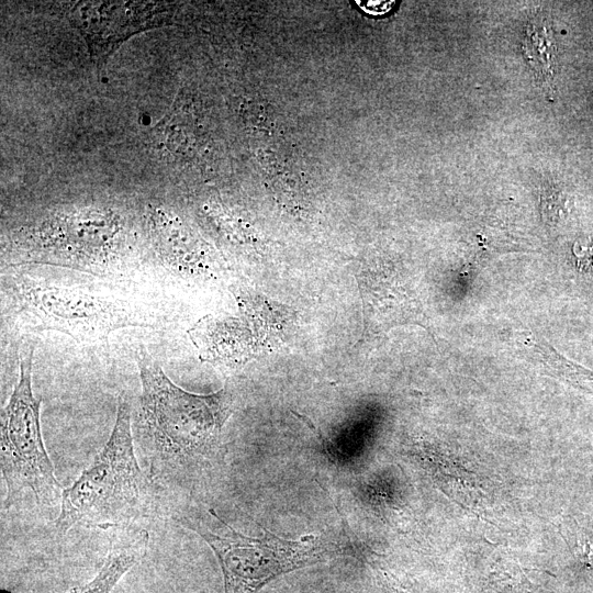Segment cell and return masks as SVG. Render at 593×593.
Listing matches in <instances>:
<instances>
[{
    "label": "cell",
    "instance_id": "1",
    "mask_svg": "<svg viewBox=\"0 0 593 593\" xmlns=\"http://www.w3.org/2000/svg\"><path fill=\"white\" fill-rule=\"evenodd\" d=\"M141 395L137 423L152 471H172L210 456L233 413L227 388L195 394L174 383L147 351L136 357Z\"/></svg>",
    "mask_w": 593,
    "mask_h": 593
},
{
    "label": "cell",
    "instance_id": "2",
    "mask_svg": "<svg viewBox=\"0 0 593 593\" xmlns=\"http://www.w3.org/2000/svg\"><path fill=\"white\" fill-rule=\"evenodd\" d=\"M148 489L134 451L131 402L122 394L109 439L61 493L56 527L61 533L76 525L127 527L143 513Z\"/></svg>",
    "mask_w": 593,
    "mask_h": 593
},
{
    "label": "cell",
    "instance_id": "3",
    "mask_svg": "<svg viewBox=\"0 0 593 593\" xmlns=\"http://www.w3.org/2000/svg\"><path fill=\"white\" fill-rule=\"evenodd\" d=\"M34 346L26 342L19 353V379L1 410L0 463L7 486L3 506L9 510L24 490L38 505H54L64 491L55 475L41 430V399L32 388Z\"/></svg>",
    "mask_w": 593,
    "mask_h": 593
},
{
    "label": "cell",
    "instance_id": "4",
    "mask_svg": "<svg viewBox=\"0 0 593 593\" xmlns=\"http://www.w3.org/2000/svg\"><path fill=\"white\" fill-rule=\"evenodd\" d=\"M120 216L110 210L57 212L35 226L22 228L16 245L22 262L67 267L96 276L115 271Z\"/></svg>",
    "mask_w": 593,
    "mask_h": 593
},
{
    "label": "cell",
    "instance_id": "5",
    "mask_svg": "<svg viewBox=\"0 0 593 593\" xmlns=\"http://www.w3.org/2000/svg\"><path fill=\"white\" fill-rule=\"evenodd\" d=\"M21 278L15 284V304L38 329L60 332L80 343H93L108 339L119 328L147 326L146 321L121 300Z\"/></svg>",
    "mask_w": 593,
    "mask_h": 593
},
{
    "label": "cell",
    "instance_id": "6",
    "mask_svg": "<svg viewBox=\"0 0 593 593\" xmlns=\"http://www.w3.org/2000/svg\"><path fill=\"white\" fill-rule=\"evenodd\" d=\"M181 522L213 550L222 570L224 593H257L278 575L315 563L326 552L314 535L289 540L264 528V535L255 538L227 524V532L219 534L199 522Z\"/></svg>",
    "mask_w": 593,
    "mask_h": 593
},
{
    "label": "cell",
    "instance_id": "7",
    "mask_svg": "<svg viewBox=\"0 0 593 593\" xmlns=\"http://www.w3.org/2000/svg\"><path fill=\"white\" fill-rule=\"evenodd\" d=\"M356 280L362 300L365 336L411 321L413 307L409 294L384 270L363 266L358 269Z\"/></svg>",
    "mask_w": 593,
    "mask_h": 593
},
{
    "label": "cell",
    "instance_id": "8",
    "mask_svg": "<svg viewBox=\"0 0 593 593\" xmlns=\"http://www.w3.org/2000/svg\"><path fill=\"white\" fill-rule=\"evenodd\" d=\"M149 226L156 250L169 269L187 275L208 269L192 237L171 213L153 209L149 213Z\"/></svg>",
    "mask_w": 593,
    "mask_h": 593
},
{
    "label": "cell",
    "instance_id": "9",
    "mask_svg": "<svg viewBox=\"0 0 593 593\" xmlns=\"http://www.w3.org/2000/svg\"><path fill=\"white\" fill-rule=\"evenodd\" d=\"M149 542L147 530L124 527L111 540L109 552L97 572L77 593H111L121 578L142 561Z\"/></svg>",
    "mask_w": 593,
    "mask_h": 593
},
{
    "label": "cell",
    "instance_id": "10",
    "mask_svg": "<svg viewBox=\"0 0 593 593\" xmlns=\"http://www.w3.org/2000/svg\"><path fill=\"white\" fill-rule=\"evenodd\" d=\"M574 254L578 259L590 266L593 264V242L591 244H577L574 246Z\"/></svg>",
    "mask_w": 593,
    "mask_h": 593
},
{
    "label": "cell",
    "instance_id": "11",
    "mask_svg": "<svg viewBox=\"0 0 593 593\" xmlns=\"http://www.w3.org/2000/svg\"><path fill=\"white\" fill-rule=\"evenodd\" d=\"M384 591L385 593H407L404 590L395 585L387 575L384 581Z\"/></svg>",
    "mask_w": 593,
    "mask_h": 593
}]
</instances>
